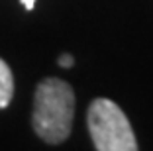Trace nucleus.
<instances>
[{
  "label": "nucleus",
  "instance_id": "obj_5",
  "mask_svg": "<svg viewBox=\"0 0 153 151\" xmlns=\"http://www.w3.org/2000/svg\"><path fill=\"white\" fill-rule=\"evenodd\" d=\"M22 4L26 10H33V6H36V0H22Z\"/></svg>",
  "mask_w": 153,
  "mask_h": 151
},
{
  "label": "nucleus",
  "instance_id": "obj_4",
  "mask_svg": "<svg viewBox=\"0 0 153 151\" xmlns=\"http://www.w3.org/2000/svg\"><path fill=\"white\" fill-rule=\"evenodd\" d=\"M59 65L65 67V69H69V67L75 65V59H73V55H71V53H63L61 57H59Z\"/></svg>",
  "mask_w": 153,
  "mask_h": 151
},
{
  "label": "nucleus",
  "instance_id": "obj_3",
  "mask_svg": "<svg viewBox=\"0 0 153 151\" xmlns=\"http://www.w3.org/2000/svg\"><path fill=\"white\" fill-rule=\"evenodd\" d=\"M14 94V75L4 59H0V108H6Z\"/></svg>",
  "mask_w": 153,
  "mask_h": 151
},
{
  "label": "nucleus",
  "instance_id": "obj_2",
  "mask_svg": "<svg viewBox=\"0 0 153 151\" xmlns=\"http://www.w3.org/2000/svg\"><path fill=\"white\" fill-rule=\"evenodd\" d=\"M90 138L96 151H137L135 133L128 116L108 98H96L86 114Z\"/></svg>",
  "mask_w": 153,
  "mask_h": 151
},
{
  "label": "nucleus",
  "instance_id": "obj_1",
  "mask_svg": "<svg viewBox=\"0 0 153 151\" xmlns=\"http://www.w3.org/2000/svg\"><path fill=\"white\" fill-rule=\"evenodd\" d=\"M75 116V92L61 79H43L33 96L32 124L45 143H63L69 138Z\"/></svg>",
  "mask_w": 153,
  "mask_h": 151
}]
</instances>
